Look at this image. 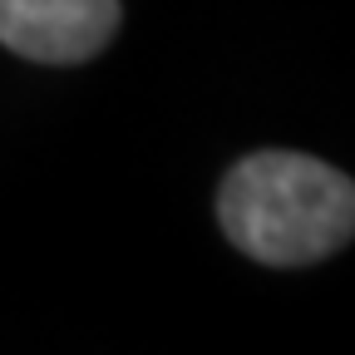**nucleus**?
Wrapping results in <instances>:
<instances>
[{
	"label": "nucleus",
	"mask_w": 355,
	"mask_h": 355,
	"mask_svg": "<svg viewBox=\"0 0 355 355\" xmlns=\"http://www.w3.org/2000/svg\"><path fill=\"white\" fill-rule=\"evenodd\" d=\"M217 217L247 257L266 266H306L350 242L355 188L321 158L252 153L217 193Z\"/></svg>",
	"instance_id": "f257e3e1"
},
{
	"label": "nucleus",
	"mask_w": 355,
	"mask_h": 355,
	"mask_svg": "<svg viewBox=\"0 0 355 355\" xmlns=\"http://www.w3.org/2000/svg\"><path fill=\"white\" fill-rule=\"evenodd\" d=\"M119 0H0V44L40 64H79L119 30Z\"/></svg>",
	"instance_id": "f03ea898"
}]
</instances>
